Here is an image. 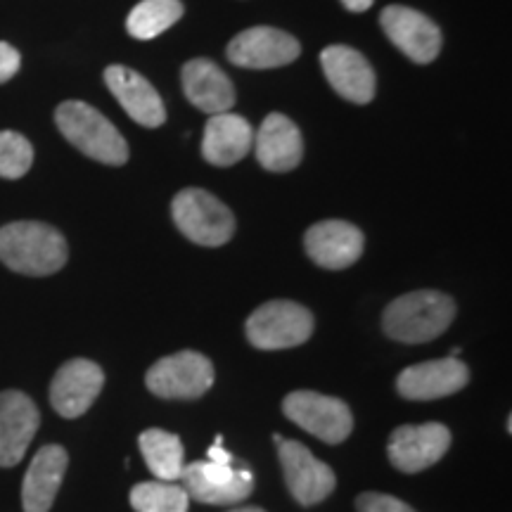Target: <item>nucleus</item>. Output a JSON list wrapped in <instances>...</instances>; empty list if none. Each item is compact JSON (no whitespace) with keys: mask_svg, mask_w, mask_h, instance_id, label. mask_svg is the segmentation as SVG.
I'll list each match as a JSON object with an SVG mask.
<instances>
[{"mask_svg":"<svg viewBox=\"0 0 512 512\" xmlns=\"http://www.w3.org/2000/svg\"><path fill=\"white\" fill-rule=\"evenodd\" d=\"M19 64H22V57H19L17 48L0 41V83L10 81L19 72Z\"/></svg>","mask_w":512,"mask_h":512,"instance_id":"nucleus-28","label":"nucleus"},{"mask_svg":"<svg viewBox=\"0 0 512 512\" xmlns=\"http://www.w3.org/2000/svg\"><path fill=\"white\" fill-rule=\"evenodd\" d=\"M302 46L287 31L273 27H254L242 31L228 43V60L245 69H275L292 64Z\"/></svg>","mask_w":512,"mask_h":512,"instance_id":"nucleus-14","label":"nucleus"},{"mask_svg":"<svg viewBox=\"0 0 512 512\" xmlns=\"http://www.w3.org/2000/svg\"><path fill=\"white\" fill-rule=\"evenodd\" d=\"M304 247L313 264L328 271H342L361 259L366 238L354 223L320 221L306 230Z\"/></svg>","mask_w":512,"mask_h":512,"instance_id":"nucleus-15","label":"nucleus"},{"mask_svg":"<svg viewBox=\"0 0 512 512\" xmlns=\"http://www.w3.org/2000/svg\"><path fill=\"white\" fill-rule=\"evenodd\" d=\"M105 83L136 124L145 128H159L166 121L164 102L155 91V86L143 74L121 67V64H112V67L105 69Z\"/></svg>","mask_w":512,"mask_h":512,"instance_id":"nucleus-17","label":"nucleus"},{"mask_svg":"<svg viewBox=\"0 0 512 512\" xmlns=\"http://www.w3.org/2000/svg\"><path fill=\"white\" fill-rule=\"evenodd\" d=\"M62 136L95 162L121 166L128 162V145L105 114L81 100L62 102L55 112Z\"/></svg>","mask_w":512,"mask_h":512,"instance_id":"nucleus-3","label":"nucleus"},{"mask_svg":"<svg viewBox=\"0 0 512 512\" xmlns=\"http://www.w3.org/2000/svg\"><path fill=\"white\" fill-rule=\"evenodd\" d=\"M256 159L266 171L285 174L297 169L304 157V140L297 124L285 114H268L256 133Z\"/></svg>","mask_w":512,"mask_h":512,"instance_id":"nucleus-19","label":"nucleus"},{"mask_svg":"<svg viewBox=\"0 0 512 512\" xmlns=\"http://www.w3.org/2000/svg\"><path fill=\"white\" fill-rule=\"evenodd\" d=\"M283 413L304 432L313 434L325 444H342L354 430L351 408L337 396L318 392H292L285 396Z\"/></svg>","mask_w":512,"mask_h":512,"instance_id":"nucleus-8","label":"nucleus"},{"mask_svg":"<svg viewBox=\"0 0 512 512\" xmlns=\"http://www.w3.org/2000/svg\"><path fill=\"white\" fill-rule=\"evenodd\" d=\"M320 64L330 86L344 100L366 105L375 98V72L366 57L349 46H330L320 53Z\"/></svg>","mask_w":512,"mask_h":512,"instance_id":"nucleus-18","label":"nucleus"},{"mask_svg":"<svg viewBox=\"0 0 512 512\" xmlns=\"http://www.w3.org/2000/svg\"><path fill=\"white\" fill-rule=\"evenodd\" d=\"M183 91L192 105L200 112L223 114L235 105V88L226 74L221 72L219 64L204 57L190 60L181 72Z\"/></svg>","mask_w":512,"mask_h":512,"instance_id":"nucleus-22","label":"nucleus"},{"mask_svg":"<svg viewBox=\"0 0 512 512\" xmlns=\"http://www.w3.org/2000/svg\"><path fill=\"white\" fill-rule=\"evenodd\" d=\"M273 441L278 446L280 467H283L285 484L294 501L304 508H311L335 491L337 477L332 467L313 456L309 448L294 439H283L280 434H275Z\"/></svg>","mask_w":512,"mask_h":512,"instance_id":"nucleus-7","label":"nucleus"},{"mask_svg":"<svg viewBox=\"0 0 512 512\" xmlns=\"http://www.w3.org/2000/svg\"><path fill=\"white\" fill-rule=\"evenodd\" d=\"M105 387V373L88 358H72L57 370L50 382V403L62 418H81Z\"/></svg>","mask_w":512,"mask_h":512,"instance_id":"nucleus-12","label":"nucleus"},{"mask_svg":"<svg viewBox=\"0 0 512 512\" xmlns=\"http://www.w3.org/2000/svg\"><path fill=\"white\" fill-rule=\"evenodd\" d=\"M41 413L24 392L0 394V467H15L34 441Z\"/></svg>","mask_w":512,"mask_h":512,"instance_id":"nucleus-16","label":"nucleus"},{"mask_svg":"<svg viewBox=\"0 0 512 512\" xmlns=\"http://www.w3.org/2000/svg\"><path fill=\"white\" fill-rule=\"evenodd\" d=\"M176 228L190 242L202 247H221L233 238L235 216L219 197L202 188H185L171 204Z\"/></svg>","mask_w":512,"mask_h":512,"instance_id":"nucleus-4","label":"nucleus"},{"mask_svg":"<svg viewBox=\"0 0 512 512\" xmlns=\"http://www.w3.org/2000/svg\"><path fill=\"white\" fill-rule=\"evenodd\" d=\"M67 240L41 221H15L0 228V261L22 275H53L67 264Z\"/></svg>","mask_w":512,"mask_h":512,"instance_id":"nucleus-1","label":"nucleus"},{"mask_svg":"<svg viewBox=\"0 0 512 512\" xmlns=\"http://www.w3.org/2000/svg\"><path fill=\"white\" fill-rule=\"evenodd\" d=\"M183 484L190 498L204 505H235L252 494L254 477L233 463L197 460L183 467Z\"/></svg>","mask_w":512,"mask_h":512,"instance_id":"nucleus-9","label":"nucleus"},{"mask_svg":"<svg viewBox=\"0 0 512 512\" xmlns=\"http://www.w3.org/2000/svg\"><path fill=\"white\" fill-rule=\"evenodd\" d=\"M145 384L159 399H200L214 384V366L197 351H178L152 363Z\"/></svg>","mask_w":512,"mask_h":512,"instance_id":"nucleus-6","label":"nucleus"},{"mask_svg":"<svg viewBox=\"0 0 512 512\" xmlns=\"http://www.w3.org/2000/svg\"><path fill=\"white\" fill-rule=\"evenodd\" d=\"M254 147V128L240 114H211L204 126L202 157L214 166H233Z\"/></svg>","mask_w":512,"mask_h":512,"instance_id":"nucleus-20","label":"nucleus"},{"mask_svg":"<svg viewBox=\"0 0 512 512\" xmlns=\"http://www.w3.org/2000/svg\"><path fill=\"white\" fill-rule=\"evenodd\" d=\"M69 456L62 446L48 444L31 460L22 484L24 512H50L60 491Z\"/></svg>","mask_w":512,"mask_h":512,"instance_id":"nucleus-21","label":"nucleus"},{"mask_svg":"<svg viewBox=\"0 0 512 512\" xmlns=\"http://www.w3.org/2000/svg\"><path fill=\"white\" fill-rule=\"evenodd\" d=\"M470 382V370L456 356L434 358L406 368L396 377V392L408 401H437L458 394Z\"/></svg>","mask_w":512,"mask_h":512,"instance_id":"nucleus-13","label":"nucleus"},{"mask_svg":"<svg viewBox=\"0 0 512 512\" xmlns=\"http://www.w3.org/2000/svg\"><path fill=\"white\" fill-rule=\"evenodd\" d=\"M138 446L150 472L159 482L181 479L185 467V451L181 437L164 430H145L138 437Z\"/></svg>","mask_w":512,"mask_h":512,"instance_id":"nucleus-23","label":"nucleus"},{"mask_svg":"<svg viewBox=\"0 0 512 512\" xmlns=\"http://www.w3.org/2000/svg\"><path fill=\"white\" fill-rule=\"evenodd\" d=\"M358 512H415L411 505L403 503L401 498L389 494H377V491H366L356 498Z\"/></svg>","mask_w":512,"mask_h":512,"instance_id":"nucleus-27","label":"nucleus"},{"mask_svg":"<svg viewBox=\"0 0 512 512\" xmlns=\"http://www.w3.org/2000/svg\"><path fill=\"white\" fill-rule=\"evenodd\" d=\"M34 164V147L22 133L0 131V178H22Z\"/></svg>","mask_w":512,"mask_h":512,"instance_id":"nucleus-26","label":"nucleus"},{"mask_svg":"<svg viewBox=\"0 0 512 512\" xmlns=\"http://www.w3.org/2000/svg\"><path fill=\"white\" fill-rule=\"evenodd\" d=\"M451 448V430L441 422L401 425L389 437V463L403 475H418L437 465Z\"/></svg>","mask_w":512,"mask_h":512,"instance_id":"nucleus-10","label":"nucleus"},{"mask_svg":"<svg viewBox=\"0 0 512 512\" xmlns=\"http://www.w3.org/2000/svg\"><path fill=\"white\" fill-rule=\"evenodd\" d=\"M131 505L136 512H188L190 496L181 486L166 482H143L131 489Z\"/></svg>","mask_w":512,"mask_h":512,"instance_id":"nucleus-25","label":"nucleus"},{"mask_svg":"<svg viewBox=\"0 0 512 512\" xmlns=\"http://www.w3.org/2000/svg\"><path fill=\"white\" fill-rule=\"evenodd\" d=\"M342 5L349 12H366L373 5V0H342Z\"/></svg>","mask_w":512,"mask_h":512,"instance_id":"nucleus-30","label":"nucleus"},{"mask_svg":"<svg viewBox=\"0 0 512 512\" xmlns=\"http://www.w3.org/2000/svg\"><path fill=\"white\" fill-rule=\"evenodd\" d=\"M456 318V302L444 292L418 290L394 299L382 313L384 335L394 342L422 344L444 335Z\"/></svg>","mask_w":512,"mask_h":512,"instance_id":"nucleus-2","label":"nucleus"},{"mask_svg":"<svg viewBox=\"0 0 512 512\" xmlns=\"http://www.w3.org/2000/svg\"><path fill=\"white\" fill-rule=\"evenodd\" d=\"M230 512H266L264 508H238V510H230Z\"/></svg>","mask_w":512,"mask_h":512,"instance_id":"nucleus-31","label":"nucleus"},{"mask_svg":"<svg viewBox=\"0 0 512 512\" xmlns=\"http://www.w3.org/2000/svg\"><path fill=\"white\" fill-rule=\"evenodd\" d=\"M249 344L264 351L292 349L313 335V313L306 306L287 299L266 302L247 318Z\"/></svg>","mask_w":512,"mask_h":512,"instance_id":"nucleus-5","label":"nucleus"},{"mask_svg":"<svg viewBox=\"0 0 512 512\" xmlns=\"http://www.w3.org/2000/svg\"><path fill=\"white\" fill-rule=\"evenodd\" d=\"M380 24L389 41L408 60L430 64L441 53V29L418 10L406 8V5H389L382 10Z\"/></svg>","mask_w":512,"mask_h":512,"instance_id":"nucleus-11","label":"nucleus"},{"mask_svg":"<svg viewBox=\"0 0 512 512\" xmlns=\"http://www.w3.org/2000/svg\"><path fill=\"white\" fill-rule=\"evenodd\" d=\"M209 460H214V463H233V456L221 446V437L209 448Z\"/></svg>","mask_w":512,"mask_h":512,"instance_id":"nucleus-29","label":"nucleus"},{"mask_svg":"<svg viewBox=\"0 0 512 512\" xmlns=\"http://www.w3.org/2000/svg\"><path fill=\"white\" fill-rule=\"evenodd\" d=\"M181 17V0H143L128 15L126 29L133 38L150 41V38L162 36L166 29L174 27Z\"/></svg>","mask_w":512,"mask_h":512,"instance_id":"nucleus-24","label":"nucleus"}]
</instances>
